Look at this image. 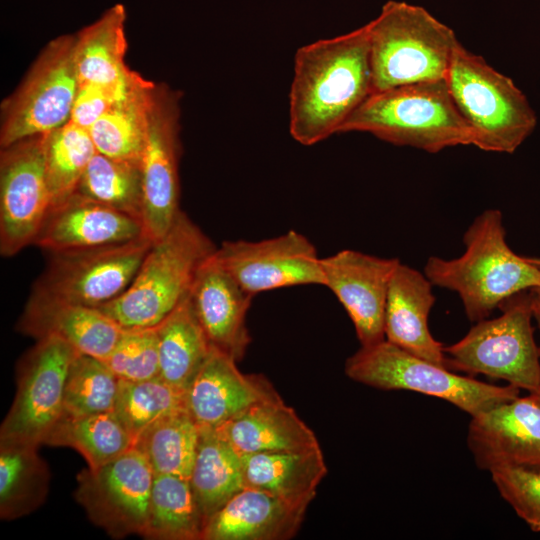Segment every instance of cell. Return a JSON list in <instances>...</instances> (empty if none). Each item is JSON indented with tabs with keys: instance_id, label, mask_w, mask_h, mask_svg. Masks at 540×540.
<instances>
[{
	"instance_id": "1",
	"label": "cell",
	"mask_w": 540,
	"mask_h": 540,
	"mask_svg": "<svg viewBox=\"0 0 540 540\" xmlns=\"http://www.w3.org/2000/svg\"><path fill=\"white\" fill-rule=\"evenodd\" d=\"M372 93L366 26L300 47L289 94V131L310 146L339 133Z\"/></svg>"
},
{
	"instance_id": "2",
	"label": "cell",
	"mask_w": 540,
	"mask_h": 540,
	"mask_svg": "<svg viewBox=\"0 0 540 540\" xmlns=\"http://www.w3.org/2000/svg\"><path fill=\"white\" fill-rule=\"evenodd\" d=\"M463 242L465 251L457 258L429 257L424 274L433 286L459 295L469 320L486 319L511 296L540 289V267L509 247L501 211L478 215Z\"/></svg>"
},
{
	"instance_id": "3",
	"label": "cell",
	"mask_w": 540,
	"mask_h": 540,
	"mask_svg": "<svg viewBox=\"0 0 540 540\" xmlns=\"http://www.w3.org/2000/svg\"><path fill=\"white\" fill-rule=\"evenodd\" d=\"M353 131L429 153L473 143L472 130L457 109L445 79L371 93L339 133Z\"/></svg>"
},
{
	"instance_id": "4",
	"label": "cell",
	"mask_w": 540,
	"mask_h": 540,
	"mask_svg": "<svg viewBox=\"0 0 540 540\" xmlns=\"http://www.w3.org/2000/svg\"><path fill=\"white\" fill-rule=\"evenodd\" d=\"M216 249L181 211L152 242L129 287L99 309L125 329L156 327L189 294L200 266Z\"/></svg>"
},
{
	"instance_id": "5",
	"label": "cell",
	"mask_w": 540,
	"mask_h": 540,
	"mask_svg": "<svg viewBox=\"0 0 540 540\" xmlns=\"http://www.w3.org/2000/svg\"><path fill=\"white\" fill-rule=\"evenodd\" d=\"M372 93L445 79L460 43L454 31L425 8L390 0L365 25Z\"/></svg>"
},
{
	"instance_id": "6",
	"label": "cell",
	"mask_w": 540,
	"mask_h": 540,
	"mask_svg": "<svg viewBox=\"0 0 540 540\" xmlns=\"http://www.w3.org/2000/svg\"><path fill=\"white\" fill-rule=\"evenodd\" d=\"M445 81L472 130V145L480 150L514 153L534 131L537 117L523 92L511 78L461 43Z\"/></svg>"
},
{
	"instance_id": "7",
	"label": "cell",
	"mask_w": 540,
	"mask_h": 540,
	"mask_svg": "<svg viewBox=\"0 0 540 540\" xmlns=\"http://www.w3.org/2000/svg\"><path fill=\"white\" fill-rule=\"evenodd\" d=\"M351 380L381 390H408L445 400L471 417L519 396L513 385H493L462 376L413 355L386 339L361 346L347 358Z\"/></svg>"
},
{
	"instance_id": "8",
	"label": "cell",
	"mask_w": 540,
	"mask_h": 540,
	"mask_svg": "<svg viewBox=\"0 0 540 540\" xmlns=\"http://www.w3.org/2000/svg\"><path fill=\"white\" fill-rule=\"evenodd\" d=\"M456 343L444 347L447 368L483 374L529 393H540V351L533 336V291L517 293Z\"/></svg>"
},
{
	"instance_id": "9",
	"label": "cell",
	"mask_w": 540,
	"mask_h": 540,
	"mask_svg": "<svg viewBox=\"0 0 540 540\" xmlns=\"http://www.w3.org/2000/svg\"><path fill=\"white\" fill-rule=\"evenodd\" d=\"M75 46V34L48 42L18 88L2 102L1 148L69 121L79 88Z\"/></svg>"
},
{
	"instance_id": "10",
	"label": "cell",
	"mask_w": 540,
	"mask_h": 540,
	"mask_svg": "<svg viewBox=\"0 0 540 540\" xmlns=\"http://www.w3.org/2000/svg\"><path fill=\"white\" fill-rule=\"evenodd\" d=\"M152 241L137 239L90 249L51 254L33 293L99 308L131 284Z\"/></svg>"
},
{
	"instance_id": "11",
	"label": "cell",
	"mask_w": 540,
	"mask_h": 540,
	"mask_svg": "<svg viewBox=\"0 0 540 540\" xmlns=\"http://www.w3.org/2000/svg\"><path fill=\"white\" fill-rule=\"evenodd\" d=\"M181 93L155 83L148 112V133L141 160L145 236H164L181 212L178 163L180 156Z\"/></svg>"
},
{
	"instance_id": "12",
	"label": "cell",
	"mask_w": 540,
	"mask_h": 540,
	"mask_svg": "<svg viewBox=\"0 0 540 540\" xmlns=\"http://www.w3.org/2000/svg\"><path fill=\"white\" fill-rule=\"evenodd\" d=\"M77 353L57 338L37 340L18 367L17 391L1 424L0 441L44 444L63 416L66 377Z\"/></svg>"
},
{
	"instance_id": "13",
	"label": "cell",
	"mask_w": 540,
	"mask_h": 540,
	"mask_svg": "<svg viewBox=\"0 0 540 540\" xmlns=\"http://www.w3.org/2000/svg\"><path fill=\"white\" fill-rule=\"evenodd\" d=\"M154 472L135 446L77 476L76 501L111 537L142 536L147 525Z\"/></svg>"
},
{
	"instance_id": "14",
	"label": "cell",
	"mask_w": 540,
	"mask_h": 540,
	"mask_svg": "<svg viewBox=\"0 0 540 540\" xmlns=\"http://www.w3.org/2000/svg\"><path fill=\"white\" fill-rule=\"evenodd\" d=\"M45 134L1 148L0 253L11 257L33 245L51 208Z\"/></svg>"
},
{
	"instance_id": "15",
	"label": "cell",
	"mask_w": 540,
	"mask_h": 540,
	"mask_svg": "<svg viewBox=\"0 0 540 540\" xmlns=\"http://www.w3.org/2000/svg\"><path fill=\"white\" fill-rule=\"evenodd\" d=\"M216 256L253 296L291 286H324L321 258L315 246L294 230L261 241H224L217 247Z\"/></svg>"
},
{
	"instance_id": "16",
	"label": "cell",
	"mask_w": 540,
	"mask_h": 540,
	"mask_svg": "<svg viewBox=\"0 0 540 540\" xmlns=\"http://www.w3.org/2000/svg\"><path fill=\"white\" fill-rule=\"evenodd\" d=\"M400 261L346 249L321 258L324 286L349 315L361 346L385 339L384 313L392 275Z\"/></svg>"
},
{
	"instance_id": "17",
	"label": "cell",
	"mask_w": 540,
	"mask_h": 540,
	"mask_svg": "<svg viewBox=\"0 0 540 540\" xmlns=\"http://www.w3.org/2000/svg\"><path fill=\"white\" fill-rule=\"evenodd\" d=\"M467 444L480 469L540 467V393H529L471 417Z\"/></svg>"
},
{
	"instance_id": "18",
	"label": "cell",
	"mask_w": 540,
	"mask_h": 540,
	"mask_svg": "<svg viewBox=\"0 0 540 540\" xmlns=\"http://www.w3.org/2000/svg\"><path fill=\"white\" fill-rule=\"evenodd\" d=\"M253 297L224 268L216 251L200 266L189 292L212 348L236 361L243 359L251 343L246 317Z\"/></svg>"
},
{
	"instance_id": "19",
	"label": "cell",
	"mask_w": 540,
	"mask_h": 540,
	"mask_svg": "<svg viewBox=\"0 0 540 540\" xmlns=\"http://www.w3.org/2000/svg\"><path fill=\"white\" fill-rule=\"evenodd\" d=\"M145 236L142 221L73 193L50 208L33 245L50 254L123 243Z\"/></svg>"
},
{
	"instance_id": "20",
	"label": "cell",
	"mask_w": 540,
	"mask_h": 540,
	"mask_svg": "<svg viewBox=\"0 0 540 540\" xmlns=\"http://www.w3.org/2000/svg\"><path fill=\"white\" fill-rule=\"evenodd\" d=\"M237 362L212 348L189 385L187 410L199 427H219L251 405L278 394L266 377L241 372Z\"/></svg>"
},
{
	"instance_id": "21",
	"label": "cell",
	"mask_w": 540,
	"mask_h": 540,
	"mask_svg": "<svg viewBox=\"0 0 540 540\" xmlns=\"http://www.w3.org/2000/svg\"><path fill=\"white\" fill-rule=\"evenodd\" d=\"M18 330L36 340L57 338L78 353L105 360L123 328L102 310L33 293L20 316Z\"/></svg>"
},
{
	"instance_id": "22",
	"label": "cell",
	"mask_w": 540,
	"mask_h": 540,
	"mask_svg": "<svg viewBox=\"0 0 540 540\" xmlns=\"http://www.w3.org/2000/svg\"><path fill=\"white\" fill-rule=\"evenodd\" d=\"M432 287L424 273L400 262L388 288L384 335L403 350L447 368L444 347L428 328L435 303Z\"/></svg>"
},
{
	"instance_id": "23",
	"label": "cell",
	"mask_w": 540,
	"mask_h": 540,
	"mask_svg": "<svg viewBox=\"0 0 540 540\" xmlns=\"http://www.w3.org/2000/svg\"><path fill=\"white\" fill-rule=\"evenodd\" d=\"M307 505L244 487L205 524L202 540H287L303 522Z\"/></svg>"
},
{
	"instance_id": "24",
	"label": "cell",
	"mask_w": 540,
	"mask_h": 540,
	"mask_svg": "<svg viewBox=\"0 0 540 540\" xmlns=\"http://www.w3.org/2000/svg\"><path fill=\"white\" fill-rule=\"evenodd\" d=\"M125 22V6L118 3L75 34L79 84L103 87L116 101L126 97L144 78L126 65Z\"/></svg>"
},
{
	"instance_id": "25",
	"label": "cell",
	"mask_w": 540,
	"mask_h": 540,
	"mask_svg": "<svg viewBox=\"0 0 540 540\" xmlns=\"http://www.w3.org/2000/svg\"><path fill=\"white\" fill-rule=\"evenodd\" d=\"M216 428L241 456L320 446L314 431L279 394Z\"/></svg>"
},
{
	"instance_id": "26",
	"label": "cell",
	"mask_w": 540,
	"mask_h": 540,
	"mask_svg": "<svg viewBox=\"0 0 540 540\" xmlns=\"http://www.w3.org/2000/svg\"><path fill=\"white\" fill-rule=\"evenodd\" d=\"M245 487L309 506L327 474L320 446L242 456Z\"/></svg>"
},
{
	"instance_id": "27",
	"label": "cell",
	"mask_w": 540,
	"mask_h": 540,
	"mask_svg": "<svg viewBox=\"0 0 540 540\" xmlns=\"http://www.w3.org/2000/svg\"><path fill=\"white\" fill-rule=\"evenodd\" d=\"M189 482L205 524L245 487L242 456L217 428L200 427Z\"/></svg>"
},
{
	"instance_id": "28",
	"label": "cell",
	"mask_w": 540,
	"mask_h": 540,
	"mask_svg": "<svg viewBox=\"0 0 540 540\" xmlns=\"http://www.w3.org/2000/svg\"><path fill=\"white\" fill-rule=\"evenodd\" d=\"M156 331L159 377L187 391L212 349L194 313L189 294L156 326Z\"/></svg>"
},
{
	"instance_id": "29",
	"label": "cell",
	"mask_w": 540,
	"mask_h": 540,
	"mask_svg": "<svg viewBox=\"0 0 540 540\" xmlns=\"http://www.w3.org/2000/svg\"><path fill=\"white\" fill-rule=\"evenodd\" d=\"M50 471L38 445L0 441V517L15 520L45 501Z\"/></svg>"
},
{
	"instance_id": "30",
	"label": "cell",
	"mask_w": 540,
	"mask_h": 540,
	"mask_svg": "<svg viewBox=\"0 0 540 540\" xmlns=\"http://www.w3.org/2000/svg\"><path fill=\"white\" fill-rule=\"evenodd\" d=\"M154 84L144 78L89 128L97 152L114 159L141 164Z\"/></svg>"
},
{
	"instance_id": "31",
	"label": "cell",
	"mask_w": 540,
	"mask_h": 540,
	"mask_svg": "<svg viewBox=\"0 0 540 540\" xmlns=\"http://www.w3.org/2000/svg\"><path fill=\"white\" fill-rule=\"evenodd\" d=\"M205 520L188 479L154 475L146 529L152 540H202Z\"/></svg>"
},
{
	"instance_id": "32",
	"label": "cell",
	"mask_w": 540,
	"mask_h": 540,
	"mask_svg": "<svg viewBox=\"0 0 540 540\" xmlns=\"http://www.w3.org/2000/svg\"><path fill=\"white\" fill-rule=\"evenodd\" d=\"M44 444L70 447L78 451L88 467H100L134 446L126 427L112 412L85 416H62Z\"/></svg>"
},
{
	"instance_id": "33",
	"label": "cell",
	"mask_w": 540,
	"mask_h": 540,
	"mask_svg": "<svg viewBox=\"0 0 540 540\" xmlns=\"http://www.w3.org/2000/svg\"><path fill=\"white\" fill-rule=\"evenodd\" d=\"M200 427L188 411L159 419L135 440L154 474L190 478L195 461Z\"/></svg>"
},
{
	"instance_id": "34",
	"label": "cell",
	"mask_w": 540,
	"mask_h": 540,
	"mask_svg": "<svg viewBox=\"0 0 540 540\" xmlns=\"http://www.w3.org/2000/svg\"><path fill=\"white\" fill-rule=\"evenodd\" d=\"M75 192L142 221L143 185L139 163L114 159L96 151Z\"/></svg>"
},
{
	"instance_id": "35",
	"label": "cell",
	"mask_w": 540,
	"mask_h": 540,
	"mask_svg": "<svg viewBox=\"0 0 540 540\" xmlns=\"http://www.w3.org/2000/svg\"><path fill=\"white\" fill-rule=\"evenodd\" d=\"M95 153L89 131L71 121L45 134L44 157L51 207L75 193Z\"/></svg>"
},
{
	"instance_id": "36",
	"label": "cell",
	"mask_w": 540,
	"mask_h": 540,
	"mask_svg": "<svg viewBox=\"0 0 540 540\" xmlns=\"http://www.w3.org/2000/svg\"><path fill=\"white\" fill-rule=\"evenodd\" d=\"M186 392L160 377L143 381L119 380L114 413L135 442L159 419L188 411Z\"/></svg>"
},
{
	"instance_id": "37",
	"label": "cell",
	"mask_w": 540,
	"mask_h": 540,
	"mask_svg": "<svg viewBox=\"0 0 540 540\" xmlns=\"http://www.w3.org/2000/svg\"><path fill=\"white\" fill-rule=\"evenodd\" d=\"M119 379L101 359L77 353L65 382L63 416L114 411Z\"/></svg>"
},
{
	"instance_id": "38",
	"label": "cell",
	"mask_w": 540,
	"mask_h": 540,
	"mask_svg": "<svg viewBox=\"0 0 540 540\" xmlns=\"http://www.w3.org/2000/svg\"><path fill=\"white\" fill-rule=\"evenodd\" d=\"M103 361L119 380L143 381L159 377L156 327L123 328L115 347Z\"/></svg>"
},
{
	"instance_id": "39",
	"label": "cell",
	"mask_w": 540,
	"mask_h": 540,
	"mask_svg": "<svg viewBox=\"0 0 540 540\" xmlns=\"http://www.w3.org/2000/svg\"><path fill=\"white\" fill-rule=\"evenodd\" d=\"M501 497L534 532H540V467L503 466L490 471Z\"/></svg>"
},
{
	"instance_id": "40",
	"label": "cell",
	"mask_w": 540,
	"mask_h": 540,
	"mask_svg": "<svg viewBox=\"0 0 540 540\" xmlns=\"http://www.w3.org/2000/svg\"><path fill=\"white\" fill-rule=\"evenodd\" d=\"M115 102L114 96L105 88L79 84L69 121L89 130Z\"/></svg>"
},
{
	"instance_id": "41",
	"label": "cell",
	"mask_w": 540,
	"mask_h": 540,
	"mask_svg": "<svg viewBox=\"0 0 540 540\" xmlns=\"http://www.w3.org/2000/svg\"><path fill=\"white\" fill-rule=\"evenodd\" d=\"M531 290L533 291V316L537 322L540 331V295L534 289Z\"/></svg>"
},
{
	"instance_id": "42",
	"label": "cell",
	"mask_w": 540,
	"mask_h": 540,
	"mask_svg": "<svg viewBox=\"0 0 540 540\" xmlns=\"http://www.w3.org/2000/svg\"><path fill=\"white\" fill-rule=\"evenodd\" d=\"M527 259L533 263L534 265L540 267V257L539 258H535V257H527Z\"/></svg>"
},
{
	"instance_id": "43",
	"label": "cell",
	"mask_w": 540,
	"mask_h": 540,
	"mask_svg": "<svg viewBox=\"0 0 540 540\" xmlns=\"http://www.w3.org/2000/svg\"><path fill=\"white\" fill-rule=\"evenodd\" d=\"M540 295V289H534Z\"/></svg>"
}]
</instances>
